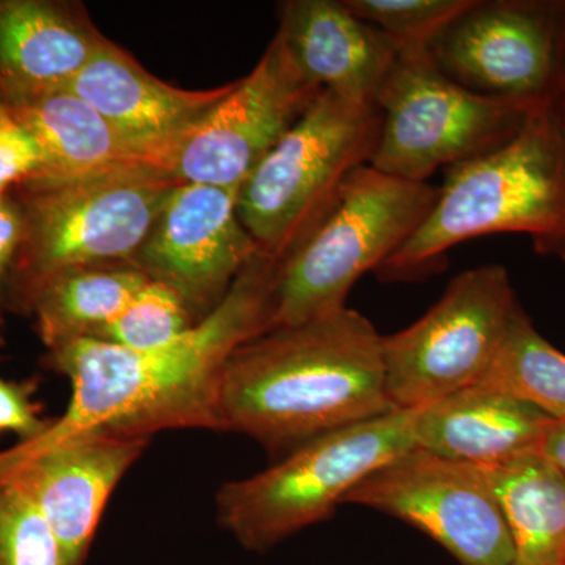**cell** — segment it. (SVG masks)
Segmentation results:
<instances>
[{"mask_svg":"<svg viewBox=\"0 0 565 565\" xmlns=\"http://www.w3.org/2000/svg\"><path fill=\"white\" fill-rule=\"evenodd\" d=\"M104 39L81 3L0 0V103L68 87Z\"/></svg>","mask_w":565,"mask_h":565,"instance_id":"e0dca14e","label":"cell"},{"mask_svg":"<svg viewBox=\"0 0 565 565\" xmlns=\"http://www.w3.org/2000/svg\"><path fill=\"white\" fill-rule=\"evenodd\" d=\"M24 236V217L13 195L0 199V327L10 313V286Z\"/></svg>","mask_w":565,"mask_h":565,"instance_id":"83f0119b","label":"cell"},{"mask_svg":"<svg viewBox=\"0 0 565 565\" xmlns=\"http://www.w3.org/2000/svg\"><path fill=\"white\" fill-rule=\"evenodd\" d=\"M237 189L178 184L132 264L174 289L196 321L225 299L259 248L237 215Z\"/></svg>","mask_w":565,"mask_h":565,"instance_id":"4fadbf2b","label":"cell"},{"mask_svg":"<svg viewBox=\"0 0 565 565\" xmlns=\"http://www.w3.org/2000/svg\"><path fill=\"white\" fill-rule=\"evenodd\" d=\"M360 20L381 29L401 47L429 46L473 0H343Z\"/></svg>","mask_w":565,"mask_h":565,"instance_id":"d4e9b609","label":"cell"},{"mask_svg":"<svg viewBox=\"0 0 565 565\" xmlns=\"http://www.w3.org/2000/svg\"><path fill=\"white\" fill-rule=\"evenodd\" d=\"M172 174L148 166L74 178H36L11 195L24 236L10 286V313L29 316L41 286L76 267L132 263L173 189Z\"/></svg>","mask_w":565,"mask_h":565,"instance_id":"277c9868","label":"cell"},{"mask_svg":"<svg viewBox=\"0 0 565 565\" xmlns=\"http://www.w3.org/2000/svg\"><path fill=\"white\" fill-rule=\"evenodd\" d=\"M148 281L132 263L76 267L41 286L29 316L47 351L84 338L98 340Z\"/></svg>","mask_w":565,"mask_h":565,"instance_id":"ffe728a7","label":"cell"},{"mask_svg":"<svg viewBox=\"0 0 565 565\" xmlns=\"http://www.w3.org/2000/svg\"><path fill=\"white\" fill-rule=\"evenodd\" d=\"M3 344V340H2V337H0V345Z\"/></svg>","mask_w":565,"mask_h":565,"instance_id":"1f68e13d","label":"cell"},{"mask_svg":"<svg viewBox=\"0 0 565 565\" xmlns=\"http://www.w3.org/2000/svg\"><path fill=\"white\" fill-rule=\"evenodd\" d=\"M277 270L259 253L206 318L159 348L132 351L84 338L47 351L44 367L68 379L71 399L28 444L79 434L150 440L161 430H221L223 370L241 344L269 332Z\"/></svg>","mask_w":565,"mask_h":565,"instance_id":"6da1fadb","label":"cell"},{"mask_svg":"<svg viewBox=\"0 0 565 565\" xmlns=\"http://www.w3.org/2000/svg\"><path fill=\"white\" fill-rule=\"evenodd\" d=\"M43 169L39 141L9 107L0 103V199L39 178Z\"/></svg>","mask_w":565,"mask_h":565,"instance_id":"484cf974","label":"cell"},{"mask_svg":"<svg viewBox=\"0 0 565 565\" xmlns=\"http://www.w3.org/2000/svg\"><path fill=\"white\" fill-rule=\"evenodd\" d=\"M479 385L525 401L553 419H565V355L535 330L522 307Z\"/></svg>","mask_w":565,"mask_h":565,"instance_id":"7402d4cb","label":"cell"},{"mask_svg":"<svg viewBox=\"0 0 565 565\" xmlns=\"http://www.w3.org/2000/svg\"><path fill=\"white\" fill-rule=\"evenodd\" d=\"M382 129L377 104L322 90L237 192V215L259 252L288 259L326 221Z\"/></svg>","mask_w":565,"mask_h":565,"instance_id":"5b68a950","label":"cell"},{"mask_svg":"<svg viewBox=\"0 0 565 565\" xmlns=\"http://www.w3.org/2000/svg\"><path fill=\"white\" fill-rule=\"evenodd\" d=\"M564 20L565 0H473L427 47L468 90L539 98L555 76Z\"/></svg>","mask_w":565,"mask_h":565,"instance_id":"7c38bea8","label":"cell"},{"mask_svg":"<svg viewBox=\"0 0 565 565\" xmlns=\"http://www.w3.org/2000/svg\"><path fill=\"white\" fill-rule=\"evenodd\" d=\"M150 440L79 434L0 451V476L21 487L46 519L70 565H84L111 493Z\"/></svg>","mask_w":565,"mask_h":565,"instance_id":"5bb4252c","label":"cell"},{"mask_svg":"<svg viewBox=\"0 0 565 565\" xmlns=\"http://www.w3.org/2000/svg\"><path fill=\"white\" fill-rule=\"evenodd\" d=\"M66 88L102 114L148 166L167 172L178 145L228 95L233 82L211 90H182L104 39Z\"/></svg>","mask_w":565,"mask_h":565,"instance_id":"9a60e30c","label":"cell"},{"mask_svg":"<svg viewBox=\"0 0 565 565\" xmlns=\"http://www.w3.org/2000/svg\"><path fill=\"white\" fill-rule=\"evenodd\" d=\"M39 379L7 381L0 377V435L14 434L28 444L46 433L50 423L41 416V405L35 401Z\"/></svg>","mask_w":565,"mask_h":565,"instance_id":"4316f807","label":"cell"},{"mask_svg":"<svg viewBox=\"0 0 565 565\" xmlns=\"http://www.w3.org/2000/svg\"><path fill=\"white\" fill-rule=\"evenodd\" d=\"M275 35L311 84L360 102L375 103L401 52L392 36L360 20L343 0L282 2Z\"/></svg>","mask_w":565,"mask_h":565,"instance_id":"2e32d148","label":"cell"},{"mask_svg":"<svg viewBox=\"0 0 565 565\" xmlns=\"http://www.w3.org/2000/svg\"><path fill=\"white\" fill-rule=\"evenodd\" d=\"M519 233L565 262V147L545 96L514 139L446 169L422 226L375 274L411 281L440 269L446 252L489 234Z\"/></svg>","mask_w":565,"mask_h":565,"instance_id":"3957f363","label":"cell"},{"mask_svg":"<svg viewBox=\"0 0 565 565\" xmlns=\"http://www.w3.org/2000/svg\"><path fill=\"white\" fill-rule=\"evenodd\" d=\"M553 422L511 394L471 385L415 412V448L492 468L541 452Z\"/></svg>","mask_w":565,"mask_h":565,"instance_id":"ac0fdd59","label":"cell"},{"mask_svg":"<svg viewBox=\"0 0 565 565\" xmlns=\"http://www.w3.org/2000/svg\"><path fill=\"white\" fill-rule=\"evenodd\" d=\"M437 199L429 182L356 169L310 239L278 264L270 330L343 310L355 282L411 239Z\"/></svg>","mask_w":565,"mask_h":565,"instance_id":"52a82bcc","label":"cell"},{"mask_svg":"<svg viewBox=\"0 0 565 565\" xmlns=\"http://www.w3.org/2000/svg\"><path fill=\"white\" fill-rule=\"evenodd\" d=\"M0 565H70L29 494L0 476Z\"/></svg>","mask_w":565,"mask_h":565,"instance_id":"cb8c5ba5","label":"cell"},{"mask_svg":"<svg viewBox=\"0 0 565 565\" xmlns=\"http://www.w3.org/2000/svg\"><path fill=\"white\" fill-rule=\"evenodd\" d=\"M392 412L384 337L348 307L252 338L223 370L222 433L274 455Z\"/></svg>","mask_w":565,"mask_h":565,"instance_id":"7a4b0ae2","label":"cell"},{"mask_svg":"<svg viewBox=\"0 0 565 565\" xmlns=\"http://www.w3.org/2000/svg\"><path fill=\"white\" fill-rule=\"evenodd\" d=\"M184 299L163 282L150 280L99 334L107 343L145 351L173 341L195 326Z\"/></svg>","mask_w":565,"mask_h":565,"instance_id":"603a6c76","label":"cell"},{"mask_svg":"<svg viewBox=\"0 0 565 565\" xmlns=\"http://www.w3.org/2000/svg\"><path fill=\"white\" fill-rule=\"evenodd\" d=\"M6 106L39 141L44 158L39 178H74L148 166L102 114L68 88Z\"/></svg>","mask_w":565,"mask_h":565,"instance_id":"d6986e66","label":"cell"},{"mask_svg":"<svg viewBox=\"0 0 565 565\" xmlns=\"http://www.w3.org/2000/svg\"><path fill=\"white\" fill-rule=\"evenodd\" d=\"M544 96L546 102H548L550 109L555 115L557 128H559L565 147V20L563 35H561L555 76H553L552 84H550L548 90H546Z\"/></svg>","mask_w":565,"mask_h":565,"instance_id":"f1b7e54d","label":"cell"},{"mask_svg":"<svg viewBox=\"0 0 565 565\" xmlns=\"http://www.w3.org/2000/svg\"><path fill=\"white\" fill-rule=\"evenodd\" d=\"M519 308L503 266L487 264L457 275L423 318L384 337L386 392L394 411H422L478 385Z\"/></svg>","mask_w":565,"mask_h":565,"instance_id":"9c48e42d","label":"cell"},{"mask_svg":"<svg viewBox=\"0 0 565 565\" xmlns=\"http://www.w3.org/2000/svg\"><path fill=\"white\" fill-rule=\"evenodd\" d=\"M539 98L482 95L438 68L427 46L401 47L375 96L382 129L370 166L401 180L427 182L514 139Z\"/></svg>","mask_w":565,"mask_h":565,"instance_id":"ba28073f","label":"cell"},{"mask_svg":"<svg viewBox=\"0 0 565 565\" xmlns=\"http://www.w3.org/2000/svg\"><path fill=\"white\" fill-rule=\"evenodd\" d=\"M414 426L415 412L397 411L315 438L262 473L223 484L218 523L248 552H269L330 519L366 476L412 451Z\"/></svg>","mask_w":565,"mask_h":565,"instance_id":"8992f818","label":"cell"},{"mask_svg":"<svg viewBox=\"0 0 565 565\" xmlns=\"http://www.w3.org/2000/svg\"><path fill=\"white\" fill-rule=\"evenodd\" d=\"M484 471L511 533L512 565H557L565 550V476L541 452Z\"/></svg>","mask_w":565,"mask_h":565,"instance_id":"44dd1931","label":"cell"},{"mask_svg":"<svg viewBox=\"0 0 565 565\" xmlns=\"http://www.w3.org/2000/svg\"><path fill=\"white\" fill-rule=\"evenodd\" d=\"M277 35L250 74L182 139L167 163L180 184L237 189L318 98Z\"/></svg>","mask_w":565,"mask_h":565,"instance_id":"8fae6325","label":"cell"},{"mask_svg":"<svg viewBox=\"0 0 565 565\" xmlns=\"http://www.w3.org/2000/svg\"><path fill=\"white\" fill-rule=\"evenodd\" d=\"M343 504L375 509L423 531L460 565H512L514 545L484 468L414 448L377 468Z\"/></svg>","mask_w":565,"mask_h":565,"instance_id":"30bf717a","label":"cell"},{"mask_svg":"<svg viewBox=\"0 0 565 565\" xmlns=\"http://www.w3.org/2000/svg\"><path fill=\"white\" fill-rule=\"evenodd\" d=\"M541 455L565 476V419H555L542 444Z\"/></svg>","mask_w":565,"mask_h":565,"instance_id":"f546056e","label":"cell"},{"mask_svg":"<svg viewBox=\"0 0 565 565\" xmlns=\"http://www.w3.org/2000/svg\"><path fill=\"white\" fill-rule=\"evenodd\" d=\"M557 565H565V550H564L563 556H561L559 563H557Z\"/></svg>","mask_w":565,"mask_h":565,"instance_id":"4dcf8cb0","label":"cell"}]
</instances>
